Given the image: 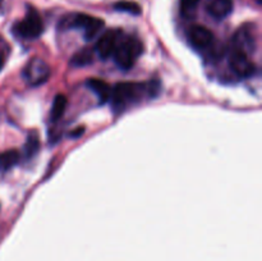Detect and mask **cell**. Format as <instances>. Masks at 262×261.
<instances>
[{
	"label": "cell",
	"mask_w": 262,
	"mask_h": 261,
	"mask_svg": "<svg viewBox=\"0 0 262 261\" xmlns=\"http://www.w3.org/2000/svg\"><path fill=\"white\" fill-rule=\"evenodd\" d=\"M2 4H3V0H0V8H2Z\"/></svg>",
	"instance_id": "d6986e66"
},
{
	"label": "cell",
	"mask_w": 262,
	"mask_h": 261,
	"mask_svg": "<svg viewBox=\"0 0 262 261\" xmlns=\"http://www.w3.org/2000/svg\"><path fill=\"white\" fill-rule=\"evenodd\" d=\"M92 58H94V56H92V51L89 50V49H83V50L78 51V53H76L72 56L71 63L72 66L83 67L91 63Z\"/></svg>",
	"instance_id": "9a60e30c"
},
{
	"label": "cell",
	"mask_w": 262,
	"mask_h": 261,
	"mask_svg": "<svg viewBox=\"0 0 262 261\" xmlns=\"http://www.w3.org/2000/svg\"><path fill=\"white\" fill-rule=\"evenodd\" d=\"M38 148H40V138H38L37 133L32 130L26 140L25 156L27 159H32L37 154Z\"/></svg>",
	"instance_id": "5bb4252c"
},
{
	"label": "cell",
	"mask_w": 262,
	"mask_h": 261,
	"mask_svg": "<svg viewBox=\"0 0 262 261\" xmlns=\"http://www.w3.org/2000/svg\"><path fill=\"white\" fill-rule=\"evenodd\" d=\"M63 23L68 28H79V30L83 31V37L87 41L96 37L104 27V20L92 17V15L83 14V13L69 15L63 20Z\"/></svg>",
	"instance_id": "277c9868"
},
{
	"label": "cell",
	"mask_w": 262,
	"mask_h": 261,
	"mask_svg": "<svg viewBox=\"0 0 262 261\" xmlns=\"http://www.w3.org/2000/svg\"><path fill=\"white\" fill-rule=\"evenodd\" d=\"M233 0H206V10L215 19H224L233 12Z\"/></svg>",
	"instance_id": "30bf717a"
},
{
	"label": "cell",
	"mask_w": 262,
	"mask_h": 261,
	"mask_svg": "<svg viewBox=\"0 0 262 261\" xmlns=\"http://www.w3.org/2000/svg\"><path fill=\"white\" fill-rule=\"evenodd\" d=\"M23 76L31 86H40L45 83L50 77V67L42 59L33 58L26 66Z\"/></svg>",
	"instance_id": "5b68a950"
},
{
	"label": "cell",
	"mask_w": 262,
	"mask_h": 261,
	"mask_svg": "<svg viewBox=\"0 0 262 261\" xmlns=\"http://www.w3.org/2000/svg\"><path fill=\"white\" fill-rule=\"evenodd\" d=\"M43 22L41 15L38 14L37 10L33 9L32 7H28L27 13L25 18L18 20L13 26V32L18 37L26 38V40H35L38 38L43 32Z\"/></svg>",
	"instance_id": "3957f363"
},
{
	"label": "cell",
	"mask_w": 262,
	"mask_h": 261,
	"mask_svg": "<svg viewBox=\"0 0 262 261\" xmlns=\"http://www.w3.org/2000/svg\"><path fill=\"white\" fill-rule=\"evenodd\" d=\"M257 3H258V4H261V0H257Z\"/></svg>",
	"instance_id": "ffe728a7"
},
{
	"label": "cell",
	"mask_w": 262,
	"mask_h": 261,
	"mask_svg": "<svg viewBox=\"0 0 262 261\" xmlns=\"http://www.w3.org/2000/svg\"><path fill=\"white\" fill-rule=\"evenodd\" d=\"M229 66L239 78H248L253 76L256 72V66L248 58L247 54L237 49H232V53L229 55Z\"/></svg>",
	"instance_id": "8992f818"
},
{
	"label": "cell",
	"mask_w": 262,
	"mask_h": 261,
	"mask_svg": "<svg viewBox=\"0 0 262 261\" xmlns=\"http://www.w3.org/2000/svg\"><path fill=\"white\" fill-rule=\"evenodd\" d=\"M4 64H5V51L4 49H2V46H0V71L3 69Z\"/></svg>",
	"instance_id": "ac0fdd59"
},
{
	"label": "cell",
	"mask_w": 262,
	"mask_h": 261,
	"mask_svg": "<svg viewBox=\"0 0 262 261\" xmlns=\"http://www.w3.org/2000/svg\"><path fill=\"white\" fill-rule=\"evenodd\" d=\"M159 94V83L156 81L140 83V82H120L112 90V105L117 113L124 112L127 107L137 104L145 97H155Z\"/></svg>",
	"instance_id": "6da1fadb"
},
{
	"label": "cell",
	"mask_w": 262,
	"mask_h": 261,
	"mask_svg": "<svg viewBox=\"0 0 262 261\" xmlns=\"http://www.w3.org/2000/svg\"><path fill=\"white\" fill-rule=\"evenodd\" d=\"M201 0H181V12L183 15L193 14Z\"/></svg>",
	"instance_id": "e0dca14e"
},
{
	"label": "cell",
	"mask_w": 262,
	"mask_h": 261,
	"mask_svg": "<svg viewBox=\"0 0 262 261\" xmlns=\"http://www.w3.org/2000/svg\"><path fill=\"white\" fill-rule=\"evenodd\" d=\"M143 51V45L137 37L127 36L122 33L119 41L117 44L114 54V60L119 68L128 71L136 64L137 59L140 58Z\"/></svg>",
	"instance_id": "7a4b0ae2"
},
{
	"label": "cell",
	"mask_w": 262,
	"mask_h": 261,
	"mask_svg": "<svg viewBox=\"0 0 262 261\" xmlns=\"http://www.w3.org/2000/svg\"><path fill=\"white\" fill-rule=\"evenodd\" d=\"M233 48L237 50L243 51L248 55L252 53L256 48V37H255V26L245 25L238 28L237 32L233 36Z\"/></svg>",
	"instance_id": "52a82bcc"
},
{
	"label": "cell",
	"mask_w": 262,
	"mask_h": 261,
	"mask_svg": "<svg viewBox=\"0 0 262 261\" xmlns=\"http://www.w3.org/2000/svg\"><path fill=\"white\" fill-rule=\"evenodd\" d=\"M187 36H188L191 45L194 49H199V50L207 49L211 45L212 41H214V35H212L211 31L200 25L192 26L188 30V32H187Z\"/></svg>",
	"instance_id": "9c48e42d"
},
{
	"label": "cell",
	"mask_w": 262,
	"mask_h": 261,
	"mask_svg": "<svg viewBox=\"0 0 262 261\" xmlns=\"http://www.w3.org/2000/svg\"><path fill=\"white\" fill-rule=\"evenodd\" d=\"M87 87H90L92 92L97 96L100 104H105L110 100V95H112V89L109 84L105 81L100 78H90L87 81Z\"/></svg>",
	"instance_id": "8fae6325"
},
{
	"label": "cell",
	"mask_w": 262,
	"mask_h": 261,
	"mask_svg": "<svg viewBox=\"0 0 262 261\" xmlns=\"http://www.w3.org/2000/svg\"><path fill=\"white\" fill-rule=\"evenodd\" d=\"M122 33V30H109L105 33H102L99 37V40H97L96 46H95L97 55L101 59H107L113 56Z\"/></svg>",
	"instance_id": "ba28073f"
},
{
	"label": "cell",
	"mask_w": 262,
	"mask_h": 261,
	"mask_svg": "<svg viewBox=\"0 0 262 261\" xmlns=\"http://www.w3.org/2000/svg\"><path fill=\"white\" fill-rule=\"evenodd\" d=\"M20 160V155L17 150H8L0 153V173L14 168Z\"/></svg>",
	"instance_id": "7c38bea8"
},
{
	"label": "cell",
	"mask_w": 262,
	"mask_h": 261,
	"mask_svg": "<svg viewBox=\"0 0 262 261\" xmlns=\"http://www.w3.org/2000/svg\"><path fill=\"white\" fill-rule=\"evenodd\" d=\"M67 102H68V100H67V97L64 96V95H56L55 99H54L53 101V106H51V122H58V120L63 117L64 112H66Z\"/></svg>",
	"instance_id": "4fadbf2b"
},
{
	"label": "cell",
	"mask_w": 262,
	"mask_h": 261,
	"mask_svg": "<svg viewBox=\"0 0 262 261\" xmlns=\"http://www.w3.org/2000/svg\"><path fill=\"white\" fill-rule=\"evenodd\" d=\"M114 8L117 10H120V12H125V13H130L133 15H138L141 14V7L138 4L133 2H120L117 3L114 5Z\"/></svg>",
	"instance_id": "2e32d148"
}]
</instances>
